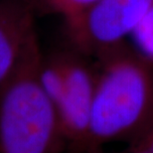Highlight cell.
Here are the masks:
<instances>
[{"mask_svg": "<svg viewBox=\"0 0 153 153\" xmlns=\"http://www.w3.org/2000/svg\"><path fill=\"white\" fill-rule=\"evenodd\" d=\"M96 60L90 152L111 142L129 145L153 123L152 61L126 42Z\"/></svg>", "mask_w": 153, "mask_h": 153, "instance_id": "obj_1", "label": "cell"}, {"mask_svg": "<svg viewBox=\"0 0 153 153\" xmlns=\"http://www.w3.org/2000/svg\"><path fill=\"white\" fill-rule=\"evenodd\" d=\"M39 42L0 85V153H62L66 142L56 108L39 79Z\"/></svg>", "mask_w": 153, "mask_h": 153, "instance_id": "obj_2", "label": "cell"}, {"mask_svg": "<svg viewBox=\"0 0 153 153\" xmlns=\"http://www.w3.org/2000/svg\"><path fill=\"white\" fill-rule=\"evenodd\" d=\"M153 6V0H100L67 20L69 39L79 54L100 57L125 43Z\"/></svg>", "mask_w": 153, "mask_h": 153, "instance_id": "obj_3", "label": "cell"}, {"mask_svg": "<svg viewBox=\"0 0 153 153\" xmlns=\"http://www.w3.org/2000/svg\"><path fill=\"white\" fill-rule=\"evenodd\" d=\"M65 71V85L56 111L69 153L91 150V114L96 71L79 56L61 54Z\"/></svg>", "mask_w": 153, "mask_h": 153, "instance_id": "obj_4", "label": "cell"}, {"mask_svg": "<svg viewBox=\"0 0 153 153\" xmlns=\"http://www.w3.org/2000/svg\"><path fill=\"white\" fill-rule=\"evenodd\" d=\"M38 43L32 10L24 0L0 4V85L16 71Z\"/></svg>", "mask_w": 153, "mask_h": 153, "instance_id": "obj_5", "label": "cell"}, {"mask_svg": "<svg viewBox=\"0 0 153 153\" xmlns=\"http://www.w3.org/2000/svg\"><path fill=\"white\" fill-rule=\"evenodd\" d=\"M134 48L153 62V6L131 35Z\"/></svg>", "mask_w": 153, "mask_h": 153, "instance_id": "obj_6", "label": "cell"}, {"mask_svg": "<svg viewBox=\"0 0 153 153\" xmlns=\"http://www.w3.org/2000/svg\"><path fill=\"white\" fill-rule=\"evenodd\" d=\"M49 5L64 17L65 21L73 19L88 10L100 0H47Z\"/></svg>", "mask_w": 153, "mask_h": 153, "instance_id": "obj_7", "label": "cell"}, {"mask_svg": "<svg viewBox=\"0 0 153 153\" xmlns=\"http://www.w3.org/2000/svg\"><path fill=\"white\" fill-rule=\"evenodd\" d=\"M128 146L136 153H153V123L138 140Z\"/></svg>", "mask_w": 153, "mask_h": 153, "instance_id": "obj_8", "label": "cell"}, {"mask_svg": "<svg viewBox=\"0 0 153 153\" xmlns=\"http://www.w3.org/2000/svg\"><path fill=\"white\" fill-rule=\"evenodd\" d=\"M90 153H105L103 148H96V149H93Z\"/></svg>", "mask_w": 153, "mask_h": 153, "instance_id": "obj_9", "label": "cell"}]
</instances>
